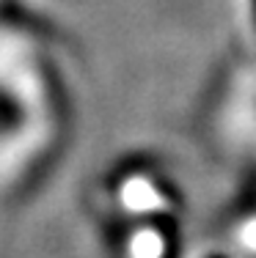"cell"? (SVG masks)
<instances>
[{
    "label": "cell",
    "mask_w": 256,
    "mask_h": 258,
    "mask_svg": "<svg viewBox=\"0 0 256 258\" xmlns=\"http://www.w3.org/2000/svg\"><path fill=\"white\" fill-rule=\"evenodd\" d=\"M231 250L240 258H256V212H248L237 220L231 233Z\"/></svg>",
    "instance_id": "obj_1"
}]
</instances>
